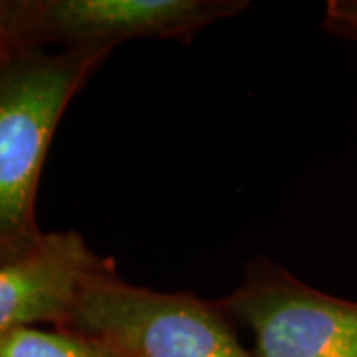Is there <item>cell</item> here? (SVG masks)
Returning <instances> with one entry per match:
<instances>
[{
  "label": "cell",
  "instance_id": "obj_1",
  "mask_svg": "<svg viewBox=\"0 0 357 357\" xmlns=\"http://www.w3.org/2000/svg\"><path fill=\"white\" fill-rule=\"evenodd\" d=\"M112 52L18 50L0 66V264L42 243L36 197L54 133Z\"/></svg>",
  "mask_w": 357,
  "mask_h": 357
},
{
  "label": "cell",
  "instance_id": "obj_2",
  "mask_svg": "<svg viewBox=\"0 0 357 357\" xmlns=\"http://www.w3.org/2000/svg\"><path fill=\"white\" fill-rule=\"evenodd\" d=\"M218 302L126 282L117 268L79 294L68 330L96 335L128 357H256Z\"/></svg>",
  "mask_w": 357,
  "mask_h": 357
},
{
  "label": "cell",
  "instance_id": "obj_3",
  "mask_svg": "<svg viewBox=\"0 0 357 357\" xmlns=\"http://www.w3.org/2000/svg\"><path fill=\"white\" fill-rule=\"evenodd\" d=\"M248 8L244 0H0V42L13 52L89 50L129 40H187Z\"/></svg>",
  "mask_w": 357,
  "mask_h": 357
},
{
  "label": "cell",
  "instance_id": "obj_4",
  "mask_svg": "<svg viewBox=\"0 0 357 357\" xmlns=\"http://www.w3.org/2000/svg\"><path fill=\"white\" fill-rule=\"evenodd\" d=\"M217 302L248 332L256 357H357V302L316 290L272 260H252Z\"/></svg>",
  "mask_w": 357,
  "mask_h": 357
},
{
  "label": "cell",
  "instance_id": "obj_5",
  "mask_svg": "<svg viewBox=\"0 0 357 357\" xmlns=\"http://www.w3.org/2000/svg\"><path fill=\"white\" fill-rule=\"evenodd\" d=\"M114 266L74 230L46 232L30 255L0 264V333L32 326L68 328L79 294Z\"/></svg>",
  "mask_w": 357,
  "mask_h": 357
},
{
  "label": "cell",
  "instance_id": "obj_6",
  "mask_svg": "<svg viewBox=\"0 0 357 357\" xmlns=\"http://www.w3.org/2000/svg\"><path fill=\"white\" fill-rule=\"evenodd\" d=\"M0 357H128L96 335L68 328H18L0 333Z\"/></svg>",
  "mask_w": 357,
  "mask_h": 357
},
{
  "label": "cell",
  "instance_id": "obj_7",
  "mask_svg": "<svg viewBox=\"0 0 357 357\" xmlns=\"http://www.w3.org/2000/svg\"><path fill=\"white\" fill-rule=\"evenodd\" d=\"M324 28L340 38L357 40V0H330L324 13Z\"/></svg>",
  "mask_w": 357,
  "mask_h": 357
},
{
  "label": "cell",
  "instance_id": "obj_8",
  "mask_svg": "<svg viewBox=\"0 0 357 357\" xmlns=\"http://www.w3.org/2000/svg\"><path fill=\"white\" fill-rule=\"evenodd\" d=\"M13 54H14V52L10 50L8 46H4V44L0 42V66L4 64V62H6V60H8V58L13 56Z\"/></svg>",
  "mask_w": 357,
  "mask_h": 357
}]
</instances>
